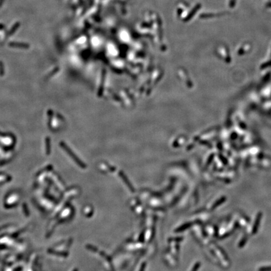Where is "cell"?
Instances as JSON below:
<instances>
[{
  "label": "cell",
  "mask_w": 271,
  "mask_h": 271,
  "mask_svg": "<svg viewBox=\"0 0 271 271\" xmlns=\"http://www.w3.org/2000/svg\"><path fill=\"white\" fill-rule=\"evenodd\" d=\"M259 271H271V267H264L259 269Z\"/></svg>",
  "instance_id": "obj_6"
},
{
  "label": "cell",
  "mask_w": 271,
  "mask_h": 271,
  "mask_svg": "<svg viewBox=\"0 0 271 271\" xmlns=\"http://www.w3.org/2000/svg\"><path fill=\"white\" fill-rule=\"evenodd\" d=\"M191 225V223H187L184 224V225H182L181 227H180V228H178L177 230H178V232H182L184 230H187V228H188Z\"/></svg>",
  "instance_id": "obj_5"
},
{
  "label": "cell",
  "mask_w": 271,
  "mask_h": 271,
  "mask_svg": "<svg viewBox=\"0 0 271 271\" xmlns=\"http://www.w3.org/2000/svg\"><path fill=\"white\" fill-rule=\"evenodd\" d=\"M262 219V213H259L256 217V219H255L254 227H253V229H252L253 234H255V233H257V230H258V228H259V226L260 219Z\"/></svg>",
  "instance_id": "obj_3"
},
{
  "label": "cell",
  "mask_w": 271,
  "mask_h": 271,
  "mask_svg": "<svg viewBox=\"0 0 271 271\" xmlns=\"http://www.w3.org/2000/svg\"><path fill=\"white\" fill-rule=\"evenodd\" d=\"M60 146H61L62 148L63 149H64V150L69 154L70 156H71L72 158H73V160H74V161H76L77 163H78L79 165H81V166H83V163H82L81 161H80L79 159L77 158V157L76 156V155L74 154V153L72 151V149H71L68 146V145L66 143H65L64 142H61V143H60Z\"/></svg>",
  "instance_id": "obj_1"
},
{
  "label": "cell",
  "mask_w": 271,
  "mask_h": 271,
  "mask_svg": "<svg viewBox=\"0 0 271 271\" xmlns=\"http://www.w3.org/2000/svg\"><path fill=\"white\" fill-rule=\"evenodd\" d=\"M200 262H198V263H196V264H195L194 267H193V269H192V271H197L198 268L200 267Z\"/></svg>",
  "instance_id": "obj_7"
},
{
  "label": "cell",
  "mask_w": 271,
  "mask_h": 271,
  "mask_svg": "<svg viewBox=\"0 0 271 271\" xmlns=\"http://www.w3.org/2000/svg\"><path fill=\"white\" fill-rule=\"evenodd\" d=\"M225 200H226V198L224 197V196H223V197L220 198V199L216 201V202L214 204H213V207H212V208H211V209H212V210H214V209L216 208V207H218L219 205H221V204L223 203L225 201Z\"/></svg>",
  "instance_id": "obj_4"
},
{
  "label": "cell",
  "mask_w": 271,
  "mask_h": 271,
  "mask_svg": "<svg viewBox=\"0 0 271 271\" xmlns=\"http://www.w3.org/2000/svg\"><path fill=\"white\" fill-rule=\"evenodd\" d=\"M105 74H106V71H105V70H103L102 72V77H101V83L100 84L99 91H98V96L99 97L102 96V95L103 90H104V81H105Z\"/></svg>",
  "instance_id": "obj_2"
}]
</instances>
